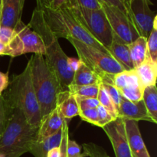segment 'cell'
Listing matches in <instances>:
<instances>
[{
  "instance_id": "cell-1",
  "label": "cell",
  "mask_w": 157,
  "mask_h": 157,
  "mask_svg": "<svg viewBox=\"0 0 157 157\" xmlns=\"http://www.w3.org/2000/svg\"><path fill=\"white\" fill-rule=\"evenodd\" d=\"M28 25L42 38L46 63L56 75L63 91L67 90L73 81L75 73L68 67L69 57L64 53L58 42V38L46 23L42 10L35 8Z\"/></svg>"
},
{
  "instance_id": "cell-2",
  "label": "cell",
  "mask_w": 157,
  "mask_h": 157,
  "mask_svg": "<svg viewBox=\"0 0 157 157\" xmlns=\"http://www.w3.org/2000/svg\"><path fill=\"white\" fill-rule=\"evenodd\" d=\"M8 112L9 117L0 135V156L20 157L31 151L38 140L39 127L31 125L18 109Z\"/></svg>"
},
{
  "instance_id": "cell-3",
  "label": "cell",
  "mask_w": 157,
  "mask_h": 157,
  "mask_svg": "<svg viewBox=\"0 0 157 157\" xmlns=\"http://www.w3.org/2000/svg\"><path fill=\"white\" fill-rule=\"evenodd\" d=\"M6 89L2 94V97L7 110L18 109L31 125L39 127L41 121L40 107L32 85L30 68L28 64L21 74L12 78Z\"/></svg>"
},
{
  "instance_id": "cell-4",
  "label": "cell",
  "mask_w": 157,
  "mask_h": 157,
  "mask_svg": "<svg viewBox=\"0 0 157 157\" xmlns=\"http://www.w3.org/2000/svg\"><path fill=\"white\" fill-rule=\"evenodd\" d=\"M27 64L30 68L32 85L42 120L55 108L58 95L63 90L56 75L46 63L44 55L34 54Z\"/></svg>"
},
{
  "instance_id": "cell-5",
  "label": "cell",
  "mask_w": 157,
  "mask_h": 157,
  "mask_svg": "<svg viewBox=\"0 0 157 157\" xmlns=\"http://www.w3.org/2000/svg\"><path fill=\"white\" fill-rule=\"evenodd\" d=\"M42 12L46 23L58 38H74L87 45L92 46L105 53L110 54L80 24L67 6H64L57 10L45 8Z\"/></svg>"
},
{
  "instance_id": "cell-6",
  "label": "cell",
  "mask_w": 157,
  "mask_h": 157,
  "mask_svg": "<svg viewBox=\"0 0 157 157\" xmlns=\"http://www.w3.org/2000/svg\"><path fill=\"white\" fill-rule=\"evenodd\" d=\"M67 40L75 48L81 62L98 75L102 81L105 78L113 77L126 71L110 54L87 45L74 38H67Z\"/></svg>"
},
{
  "instance_id": "cell-7",
  "label": "cell",
  "mask_w": 157,
  "mask_h": 157,
  "mask_svg": "<svg viewBox=\"0 0 157 157\" xmlns=\"http://www.w3.org/2000/svg\"><path fill=\"white\" fill-rule=\"evenodd\" d=\"M66 6L70 9L75 18L95 40L107 50L110 47L114 35L103 9L87 10L77 6L75 2Z\"/></svg>"
},
{
  "instance_id": "cell-8",
  "label": "cell",
  "mask_w": 157,
  "mask_h": 157,
  "mask_svg": "<svg viewBox=\"0 0 157 157\" xmlns=\"http://www.w3.org/2000/svg\"><path fill=\"white\" fill-rule=\"evenodd\" d=\"M101 3L115 37L126 44H131L139 38V32L129 16L114 6Z\"/></svg>"
},
{
  "instance_id": "cell-9",
  "label": "cell",
  "mask_w": 157,
  "mask_h": 157,
  "mask_svg": "<svg viewBox=\"0 0 157 157\" xmlns=\"http://www.w3.org/2000/svg\"><path fill=\"white\" fill-rule=\"evenodd\" d=\"M151 4V2L147 0H132L129 4L130 16L140 36L147 38L153 30V21L156 16L150 9Z\"/></svg>"
},
{
  "instance_id": "cell-10",
  "label": "cell",
  "mask_w": 157,
  "mask_h": 157,
  "mask_svg": "<svg viewBox=\"0 0 157 157\" xmlns=\"http://www.w3.org/2000/svg\"><path fill=\"white\" fill-rule=\"evenodd\" d=\"M112 144L116 157H133L125 130L124 121L117 117L102 127Z\"/></svg>"
},
{
  "instance_id": "cell-11",
  "label": "cell",
  "mask_w": 157,
  "mask_h": 157,
  "mask_svg": "<svg viewBox=\"0 0 157 157\" xmlns=\"http://www.w3.org/2000/svg\"><path fill=\"white\" fill-rule=\"evenodd\" d=\"M23 45V55L27 53L44 55L45 48L42 38L22 21H19L14 29Z\"/></svg>"
},
{
  "instance_id": "cell-12",
  "label": "cell",
  "mask_w": 157,
  "mask_h": 157,
  "mask_svg": "<svg viewBox=\"0 0 157 157\" xmlns=\"http://www.w3.org/2000/svg\"><path fill=\"white\" fill-rule=\"evenodd\" d=\"M124 120V119H123ZM129 147L133 157H150L145 145L137 121L124 120Z\"/></svg>"
},
{
  "instance_id": "cell-13",
  "label": "cell",
  "mask_w": 157,
  "mask_h": 157,
  "mask_svg": "<svg viewBox=\"0 0 157 157\" xmlns=\"http://www.w3.org/2000/svg\"><path fill=\"white\" fill-rule=\"evenodd\" d=\"M25 0H6L0 6V26L14 29L21 21Z\"/></svg>"
},
{
  "instance_id": "cell-14",
  "label": "cell",
  "mask_w": 157,
  "mask_h": 157,
  "mask_svg": "<svg viewBox=\"0 0 157 157\" xmlns=\"http://www.w3.org/2000/svg\"><path fill=\"white\" fill-rule=\"evenodd\" d=\"M118 115H119L118 117H121L124 120H131L137 122H139L140 121H144L154 124L147 112L143 100L136 102H133L122 98L118 110Z\"/></svg>"
},
{
  "instance_id": "cell-15",
  "label": "cell",
  "mask_w": 157,
  "mask_h": 157,
  "mask_svg": "<svg viewBox=\"0 0 157 157\" xmlns=\"http://www.w3.org/2000/svg\"><path fill=\"white\" fill-rule=\"evenodd\" d=\"M64 121L65 120L61 114L59 109L56 105L53 110H52L45 117L41 120L38 129L37 141H40L48 136H52L61 130Z\"/></svg>"
},
{
  "instance_id": "cell-16",
  "label": "cell",
  "mask_w": 157,
  "mask_h": 157,
  "mask_svg": "<svg viewBox=\"0 0 157 157\" xmlns=\"http://www.w3.org/2000/svg\"><path fill=\"white\" fill-rule=\"evenodd\" d=\"M57 107L67 123L72 118L79 114L80 107L76 96L72 94L67 90L61 91L59 94L57 100Z\"/></svg>"
},
{
  "instance_id": "cell-17",
  "label": "cell",
  "mask_w": 157,
  "mask_h": 157,
  "mask_svg": "<svg viewBox=\"0 0 157 157\" xmlns=\"http://www.w3.org/2000/svg\"><path fill=\"white\" fill-rule=\"evenodd\" d=\"M107 51L126 71L134 70L128 44H124L119 38L113 36V42Z\"/></svg>"
},
{
  "instance_id": "cell-18",
  "label": "cell",
  "mask_w": 157,
  "mask_h": 157,
  "mask_svg": "<svg viewBox=\"0 0 157 157\" xmlns=\"http://www.w3.org/2000/svg\"><path fill=\"white\" fill-rule=\"evenodd\" d=\"M140 84L144 88L156 85L157 63L147 57L145 61L134 69Z\"/></svg>"
},
{
  "instance_id": "cell-19",
  "label": "cell",
  "mask_w": 157,
  "mask_h": 157,
  "mask_svg": "<svg viewBox=\"0 0 157 157\" xmlns=\"http://www.w3.org/2000/svg\"><path fill=\"white\" fill-rule=\"evenodd\" d=\"M62 141V129L54 135L40 141H36L29 153L35 157H47L48 151L55 147H60Z\"/></svg>"
},
{
  "instance_id": "cell-20",
  "label": "cell",
  "mask_w": 157,
  "mask_h": 157,
  "mask_svg": "<svg viewBox=\"0 0 157 157\" xmlns=\"http://www.w3.org/2000/svg\"><path fill=\"white\" fill-rule=\"evenodd\" d=\"M101 83H102L101 78L94 72L92 71L85 64L81 63L79 69L76 72H75L73 81L70 85L84 86L91 85V84H101Z\"/></svg>"
},
{
  "instance_id": "cell-21",
  "label": "cell",
  "mask_w": 157,
  "mask_h": 157,
  "mask_svg": "<svg viewBox=\"0 0 157 157\" xmlns=\"http://www.w3.org/2000/svg\"><path fill=\"white\" fill-rule=\"evenodd\" d=\"M147 38L140 36L131 44H128L130 58L134 69L142 64L147 57Z\"/></svg>"
},
{
  "instance_id": "cell-22",
  "label": "cell",
  "mask_w": 157,
  "mask_h": 157,
  "mask_svg": "<svg viewBox=\"0 0 157 157\" xmlns=\"http://www.w3.org/2000/svg\"><path fill=\"white\" fill-rule=\"evenodd\" d=\"M144 101L147 112L154 124L157 123V88L156 85L149 86L144 88L143 92Z\"/></svg>"
},
{
  "instance_id": "cell-23",
  "label": "cell",
  "mask_w": 157,
  "mask_h": 157,
  "mask_svg": "<svg viewBox=\"0 0 157 157\" xmlns=\"http://www.w3.org/2000/svg\"><path fill=\"white\" fill-rule=\"evenodd\" d=\"M112 84L120 90L128 85L140 84V83L135 70H130L124 71L112 77Z\"/></svg>"
},
{
  "instance_id": "cell-24",
  "label": "cell",
  "mask_w": 157,
  "mask_h": 157,
  "mask_svg": "<svg viewBox=\"0 0 157 157\" xmlns=\"http://www.w3.org/2000/svg\"><path fill=\"white\" fill-rule=\"evenodd\" d=\"M101 84H91V85L77 86L70 85L68 90L70 93L81 98H97L99 92Z\"/></svg>"
},
{
  "instance_id": "cell-25",
  "label": "cell",
  "mask_w": 157,
  "mask_h": 157,
  "mask_svg": "<svg viewBox=\"0 0 157 157\" xmlns=\"http://www.w3.org/2000/svg\"><path fill=\"white\" fill-rule=\"evenodd\" d=\"M97 98H98V101H99L100 105L104 107L109 112V113L113 117V119H117L119 117L118 111L116 107H115L113 101H111L110 98L109 97L108 94L107 93V91L104 88V87L101 85V84L100 85L99 92H98V95Z\"/></svg>"
},
{
  "instance_id": "cell-26",
  "label": "cell",
  "mask_w": 157,
  "mask_h": 157,
  "mask_svg": "<svg viewBox=\"0 0 157 157\" xmlns=\"http://www.w3.org/2000/svg\"><path fill=\"white\" fill-rule=\"evenodd\" d=\"M144 88L141 84H135V85H128L120 90L122 98L127 101L136 102L142 101L143 92Z\"/></svg>"
},
{
  "instance_id": "cell-27",
  "label": "cell",
  "mask_w": 157,
  "mask_h": 157,
  "mask_svg": "<svg viewBox=\"0 0 157 157\" xmlns=\"http://www.w3.org/2000/svg\"><path fill=\"white\" fill-rule=\"evenodd\" d=\"M147 57L157 63V29H153L147 38Z\"/></svg>"
},
{
  "instance_id": "cell-28",
  "label": "cell",
  "mask_w": 157,
  "mask_h": 157,
  "mask_svg": "<svg viewBox=\"0 0 157 157\" xmlns=\"http://www.w3.org/2000/svg\"><path fill=\"white\" fill-rule=\"evenodd\" d=\"M101 85L104 87L107 93L108 94L109 97L110 98L111 101H113L115 107H116L118 111L119 110L120 104H121V99H122V96H121V93H120V90L117 89L113 85V84L110 82H102L101 83Z\"/></svg>"
},
{
  "instance_id": "cell-29",
  "label": "cell",
  "mask_w": 157,
  "mask_h": 157,
  "mask_svg": "<svg viewBox=\"0 0 157 157\" xmlns=\"http://www.w3.org/2000/svg\"><path fill=\"white\" fill-rule=\"evenodd\" d=\"M84 149V153L86 156L88 157H110L107 154L105 150L102 147L90 143V144H84L82 145Z\"/></svg>"
},
{
  "instance_id": "cell-30",
  "label": "cell",
  "mask_w": 157,
  "mask_h": 157,
  "mask_svg": "<svg viewBox=\"0 0 157 157\" xmlns=\"http://www.w3.org/2000/svg\"><path fill=\"white\" fill-rule=\"evenodd\" d=\"M78 116L85 122L89 123L98 127V116L97 108H90L80 110Z\"/></svg>"
},
{
  "instance_id": "cell-31",
  "label": "cell",
  "mask_w": 157,
  "mask_h": 157,
  "mask_svg": "<svg viewBox=\"0 0 157 157\" xmlns=\"http://www.w3.org/2000/svg\"><path fill=\"white\" fill-rule=\"evenodd\" d=\"M98 110V127H104L107 124H110L113 121H114L113 117L109 113V112L102 107L101 105H99L97 107Z\"/></svg>"
},
{
  "instance_id": "cell-32",
  "label": "cell",
  "mask_w": 157,
  "mask_h": 157,
  "mask_svg": "<svg viewBox=\"0 0 157 157\" xmlns=\"http://www.w3.org/2000/svg\"><path fill=\"white\" fill-rule=\"evenodd\" d=\"M100 2L109 5V6H114V7L117 8L121 12L126 14L127 16H129V18L132 20L131 16H130V7H129V5L127 4L126 0H100Z\"/></svg>"
},
{
  "instance_id": "cell-33",
  "label": "cell",
  "mask_w": 157,
  "mask_h": 157,
  "mask_svg": "<svg viewBox=\"0 0 157 157\" xmlns=\"http://www.w3.org/2000/svg\"><path fill=\"white\" fill-rule=\"evenodd\" d=\"M77 6L87 10H98L102 9L100 0H75Z\"/></svg>"
},
{
  "instance_id": "cell-34",
  "label": "cell",
  "mask_w": 157,
  "mask_h": 157,
  "mask_svg": "<svg viewBox=\"0 0 157 157\" xmlns=\"http://www.w3.org/2000/svg\"><path fill=\"white\" fill-rule=\"evenodd\" d=\"M15 35H16V32L15 29L0 26V41L3 44L7 45L13 39Z\"/></svg>"
},
{
  "instance_id": "cell-35",
  "label": "cell",
  "mask_w": 157,
  "mask_h": 157,
  "mask_svg": "<svg viewBox=\"0 0 157 157\" xmlns=\"http://www.w3.org/2000/svg\"><path fill=\"white\" fill-rule=\"evenodd\" d=\"M77 98V97H76ZM80 110L90 108H97L100 105L98 98H77Z\"/></svg>"
},
{
  "instance_id": "cell-36",
  "label": "cell",
  "mask_w": 157,
  "mask_h": 157,
  "mask_svg": "<svg viewBox=\"0 0 157 157\" xmlns=\"http://www.w3.org/2000/svg\"><path fill=\"white\" fill-rule=\"evenodd\" d=\"M69 140V130H68V123L64 121L62 127V141H61V157H67L66 148H67V140Z\"/></svg>"
},
{
  "instance_id": "cell-37",
  "label": "cell",
  "mask_w": 157,
  "mask_h": 157,
  "mask_svg": "<svg viewBox=\"0 0 157 157\" xmlns=\"http://www.w3.org/2000/svg\"><path fill=\"white\" fill-rule=\"evenodd\" d=\"M67 157H76L81 154V147L75 142L69 139L67 140V148H66Z\"/></svg>"
},
{
  "instance_id": "cell-38",
  "label": "cell",
  "mask_w": 157,
  "mask_h": 157,
  "mask_svg": "<svg viewBox=\"0 0 157 157\" xmlns=\"http://www.w3.org/2000/svg\"><path fill=\"white\" fill-rule=\"evenodd\" d=\"M8 117H9V113H8L7 108L5 105L2 97L0 94V135L4 130Z\"/></svg>"
},
{
  "instance_id": "cell-39",
  "label": "cell",
  "mask_w": 157,
  "mask_h": 157,
  "mask_svg": "<svg viewBox=\"0 0 157 157\" xmlns=\"http://www.w3.org/2000/svg\"><path fill=\"white\" fill-rule=\"evenodd\" d=\"M75 1V0H52L48 8L53 9V10H57L61 7L68 6Z\"/></svg>"
},
{
  "instance_id": "cell-40",
  "label": "cell",
  "mask_w": 157,
  "mask_h": 157,
  "mask_svg": "<svg viewBox=\"0 0 157 157\" xmlns=\"http://www.w3.org/2000/svg\"><path fill=\"white\" fill-rule=\"evenodd\" d=\"M9 84V74L0 71V94L6 90Z\"/></svg>"
},
{
  "instance_id": "cell-41",
  "label": "cell",
  "mask_w": 157,
  "mask_h": 157,
  "mask_svg": "<svg viewBox=\"0 0 157 157\" xmlns=\"http://www.w3.org/2000/svg\"><path fill=\"white\" fill-rule=\"evenodd\" d=\"M81 61L79 58H68V67H70L71 70L75 73L79 69L81 65Z\"/></svg>"
},
{
  "instance_id": "cell-42",
  "label": "cell",
  "mask_w": 157,
  "mask_h": 157,
  "mask_svg": "<svg viewBox=\"0 0 157 157\" xmlns=\"http://www.w3.org/2000/svg\"><path fill=\"white\" fill-rule=\"evenodd\" d=\"M52 1V0H36V9L43 10L45 8H48L50 6Z\"/></svg>"
},
{
  "instance_id": "cell-43",
  "label": "cell",
  "mask_w": 157,
  "mask_h": 157,
  "mask_svg": "<svg viewBox=\"0 0 157 157\" xmlns=\"http://www.w3.org/2000/svg\"><path fill=\"white\" fill-rule=\"evenodd\" d=\"M61 148L60 147H55L48 151L47 154V157H61Z\"/></svg>"
},
{
  "instance_id": "cell-44",
  "label": "cell",
  "mask_w": 157,
  "mask_h": 157,
  "mask_svg": "<svg viewBox=\"0 0 157 157\" xmlns=\"http://www.w3.org/2000/svg\"><path fill=\"white\" fill-rule=\"evenodd\" d=\"M7 45L0 41V55H7Z\"/></svg>"
},
{
  "instance_id": "cell-45",
  "label": "cell",
  "mask_w": 157,
  "mask_h": 157,
  "mask_svg": "<svg viewBox=\"0 0 157 157\" xmlns=\"http://www.w3.org/2000/svg\"><path fill=\"white\" fill-rule=\"evenodd\" d=\"M86 156H85V154H84V153H81V155H79V156H76V157H85Z\"/></svg>"
},
{
  "instance_id": "cell-46",
  "label": "cell",
  "mask_w": 157,
  "mask_h": 157,
  "mask_svg": "<svg viewBox=\"0 0 157 157\" xmlns=\"http://www.w3.org/2000/svg\"><path fill=\"white\" fill-rule=\"evenodd\" d=\"M126 1H127V3H128V5H129V4H130V2H131V1H132V0H126ZM147 1H149V2H151V1H150V0H147Z\"/></svg>"
},
{
  "instance_id": "cell-47",
  "label": "cell",
  "mask_w": 157,
  "mask_h": 157,
  "mask_svg": "<svg viewBox=\"0 0 157 157\" xmlns=\"http://www.w3.org/2000/svg\"><path fill=\"white\" fill-rule=\"evenodd\" d=\"M6 0H0V6H1L3 2H6Z\"/></svg>"
},
{
  "instance_id": "cell-48",
  "label": "cell",
  "mask_w": 157,
  "mask_h": 157,
  "mask_svg": "<svg viewBox=\"0 0 157 157\" xmlns=\"http://www.w3.org/2000/svg\"><path fill=\"white\" fill-rule=\"evenodd\" d=\"M0 157H2V156H0Z\"/></svg>"
}]
</instances>
